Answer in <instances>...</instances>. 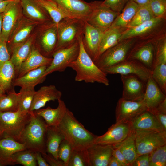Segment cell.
<instances>
[{
    "label": "cell",
    "mask_w": 166,
    "mask_h": 166,
    "mask_svg": "<svg viewBox=\"0 0 166 166\" xmlns=\"http://www.w3.org/2000/svg\"><path fill=\"white\" fill-rule=\"evenodd\" d=\"M102 70L107 74L134 75L146 82L151 73V70L139 61L126 59Z\"/></svg>",
    "instance_id": "8fae6325"
},
{
    "label": "cell",
    "mask_w": 166,
    "mask_h": 166,
    "mask_svg": "<svg viewBox=\"0 0 166 166\" xmlns=\"http://www.w3.org/2000/svg\"><path fill=\"white\" fill-rule=\"evenodd\" d=\"M93 10L85 22L104 32L111 25L119 14L102 4V1L92 2Z\"/></svg>",
    "instance_id": "30bf717a"
},
{
    "label": "cell",
    "mask_w": 166,
    "mask_h": 166,
    "mask_svg": "<svg viewBox=\"0 0 166 166\" xmlns=\"http://www.w3.org/2000/svg\"><path fill=\"white\" fill-rule=\"evenodd\" d=\"M111 148L112 155L120 162L122 166H130L119 149L113 145H111Z\"/></svg>",
    "instance_id": "816d5d0a"
},
{
    "label": "cell",
    "mask_w": 166,
    "mask_h": 166,
    "mask_svg": "<svg viewBox=\"0 0 166 166\" xmlns=\"http://www.w3.org/2000/svg\"><path fill=\"white\" fill-rule=\"evenodd\" d=\"M23 16L20 1L12 0L10 2L2 13L0 38L7 42L12 31Z\"/></svg>",
    "instance_id": "5bb4252c"
},
{
    "label": "cell",
    "mask_w": 166,
    "mask_h": 166,
    "mask_svg": "<svg viewBox=\"0 0 166 166\" xmlns=\"http://www.w3.org/2000/svg\"><path fill=\"white\" fill-rule=\"evenodd\" d=\"M34 39L33 33L25 41L14 47L10 50V60L14 66L15 73L22 63L30 54L33 46Z\"/></svg>",
    "instance_id": "f546056e"
},
{
    "label": "cell",
    "mask_w": 166,
    "mask_h": 166,
    "mask_svg": "<svg viewBox=\"0 0 166 166\" xmlns=\"http://www.w3.org/2000/svg\"><path fill=\"white\" fill-rule=\"evenodd\" d=\"M151 77L162 91L166 93V64H161L151 70Z\"/></svg>",
    "instance_id": "60d3db41"
},
{
    "label": "cell",
    "mask_w": 166,
    "mask_h": 166,
    "mask_svg": "<svg viewBox=\"0 0 166 166\" xmlns=\"http://www.w3.org/2000/svg\"><path fill=\"white\" fill-rule=\"evenodd\" d=\"M155 42L154 58L152 69L161 64H166V39L165 37L158 39Z\"/></svg>",
    "instance_id": "b9f144b4"
},
{
    "label": "cell",
    "mask_w": 166,
    "mask_h": 166,
    "mask_svg": "<svg viewBox=\"0 0 166 166\" xmlns=\"http://www.w3.org/2000/svg\"><path fill=\"white\" fill-rule=\"evenodd\" d=\"M150 166L166 165V144L160 147L149 153Z\"/></svg>",
    "instance_id": "ee69618b"
},
{
    "label": "cell",
    "mask_w": 166,
    "mask_h": 166,
    "mask_svg": "<svg viewBox=\"0 0 166 166\" xmlns=\"http://www.w3.org/2000/svg\"><path fill=\"white\" fill-rule=\"evenodd\" d=\"M35 91L34 88H21L19 92L18 110L22 112H29Z\"/></svg>",
    "instance_id": "f35d334b"
},
{
    "label": "cell",
    "mask_w": 166,
    "mask_h": 166,
    "mask_svg": "<svg viewBox=\"0 0 166 166\" xmlns=\"http://www.w3.org/2000/svg\"><path fill=\"white\" fill-rule=\"evenodd\" d=\"M148 5L155 17L165 19L166 0H151Z\"/></svg>",
    "instance_id": "f6af8a7d"
},
{
    "label": "cell",
    "mask_w": 166,
    "mask_h": 166,
    "mask_svg": "<svg viewBox=\"0 0 166 166\" xmlns=\"http://www.w3.org/2000/svg\"><path fill=\"white\" fill-rule=\"evenodd\" d=\"M15 164H19L24 166H36L35 152L26 149L14 153L12 156Z\"/></svg>",
    "instance_id": "8d00e7d4"
},
{
    "label": "cell",
    "mask_w": 166,
    "mask_h": 166,
    "mask_svg": "<svg viewBox=\"0 0 166 166\" xmlns=\"http://www.w3.org/2000/svg\"><path fill=\"white\" fill-rule=\"evenodd\" d=\"M129 0H105L102 1L104 6L119 14Z\"/></svg>",
    "instance_id": "7dc6e473"
},
{
    "label": "cell",
    "mask_w": 166,
    "mask_h": 166,
    "mask_svg": "<svg viewBox=\"0 0 166 166\" xmlns=\"http://www.w3.org/2000/svg\"><path fill=\"white\" fill-rule=\"evenodd\" d=\"M143 99L147 110L151 113L166 99V94L162 91L151 76L146 82Z\"/></svg>",
    "instance_id": "cb8c5ba5"
},
{
    "label": "cell",
    "mask_w": 166,
    "mask_h": 166,
    "mask_svg": "<svg viewBox=\"0 0 166 166\" xmlns=\"http://www.w3.org/2000/svg\"><path fill=\"white\" fill-rule=\"evenodd\" d=\"M26 149L24 144L10 137L0 135V166L15 165L12 155L17 151Z\"/></svg>",
    "instance_id": "ffe728a7"
},
{
    "label": "cell",
    "mask_w": 166,
    "mask_h": 166,
    "mask_svg": "<svg viewBox=\"0 0 166 166\" xmlns=\"http://www.w3.org/2000/svg\"><path fill=\"white\" fill-rule=\"evenodd\" d=\"M2 13H0V37L1 34L2 29Z\"/></svg>",
    "instance_id": "680465c9"
},
{
    "label": "cell",
    "mask_w": 166,
    "mask_h": 166,
    "mask_svg": "<svg viewBox=\"0 0 166 166\" xmlns=\"http://www.w3.org/2000/svg\"><path fill=\"white\" fill-rule=\"evenodd\" d=\"M43 157L50 166H65L64 162L60 160L55 159L52 155L46 153L42 154Z\"/></svg>",
    "instance_id": "f5cc1de1"
},
{
    "label": "cell",
    "mask_w": 166,
    "mask_h": 166,
    "mask_svg": "<svg viewBox=\"0 0 166 166\" xmlns=\"http://www.w3.org/2000/svg\"><path fill=\"white\" fill-rule=\"evenodd\" d=\"M135 43L133 38L121 41L105 51L94 63L98 67L103 70L121 62L126 59Z\"/></svg>",
    "instance_id": "52a82bcc"
},
{
    "label": "cell",
    "mask_w": 166,
    "mask_h": 166,
    "mask_svg": "<svg viewBox=\"0 0 166 166\" xmlns=\"http://www.w3.org/2000/svg\"><path fill=\"white\" fill-rule=\"evenodd\" d=\"M19 93L13 88L0 97V111L15 112L18 110Z\"/></svg>",
    "instance_id": "d590c367"
},
{
    "label": "cell",
    "mask_w": 166,
    "mask_h": 166,
    "mask_svg": "<svg viewBox=\"0 0 166 166\" xmlns=\"http://www.w3.org/2000/svg\"><path fill=\"white\" fill-rule=\"evenodd\" d=\"M126 28L110 26L103 33L99 45L98 58L106 50L120 42L122 34Z\"/></svg>",
    "instance_id": "1f68e13d"
},
{
    "label": "cell",
    "mask_w": 166,
    "mask_h": 166,
    "mask_svg": "<svg viewBox=\"0 0 166 166\" xmlns=\"http://www.w3.org/2000/svg\"><path fill=\"white\" fill-rule=\"evenodd\" d=\"M33 112L0 111V135L20 142L21 135L30 122Z\"/></svg>",
    "instance_id": "277c9868"
},
{
    "label": "cell",
    "mask_w": 166,
    "mask_h": 166,
    "mask_svg": "<svg viewBox=\"0 0 166 166\" xmlns=\"http://www.w3.org/2000/svg\"><path fill=\"white\" fill-rule=\"evenodd\" d=\"M67 17L86 21L93 10L92 2L82 0H51Z\"/></svg>",
    "instance_id": "4fadbf2b"
},
{
    "label": "cell",
    "mask_w": 166,
    "mask_h": 166,
    "mask_svg": "<svg viewBox=\"0 0 166 166\" xmlns=\"http://www.w3.org/2000/svg\"><path fill=\"white\" fill-rule=\"evenodd\" d=\"M138 7L139 5L132 0H129L110 26L119 28H127L135 16Z\"/></svg>",
    "instance_id": "e575fe53"
},
{
    "label": "cell",
    "mask_w": 166,
    "mask_h": 166,
    "mask_svg": "<svg viewBox=\"0 0 166 166\" xmlns=\"http://www.w3.org/2000/svg\"><path fill=\"white\" fill-rule=\"evenodd\" d=\"M5 0H0V1H5Z\"/></svg>",
    "instance_id": "94428289"
},
{
    "label": "cell",
    "mask_w": 166,
    "mask_h": 166,
    "mask_svg": "<svg viewBox=\"0 0 166 166\" xmlns=\"http://www.w3.org/2000/svg\"><path fill=\"white\" fill-rule=\"evenodd\" d=\"M13 0L0 1V13H3L8 4Z\"/></svg>",
    "instance_id": "9f6ffc18"
},
{
    "label": "cell",
    "mask_w": 166,
    "mask_h": 166,
    "mask_svg": "<svg viewBox=\"0 0 166 166\" xmlns=\"http://www.w3.org/2000/svg\"><path fill=\"white\" fill-rule=\"evenodd\" d=\"M164 19L159 17H154L136 26L126 28L122 34L120 42L136 37H142L150 33L156 29Z\"/></svg>",
    "instance_id": "83f0119b"
},
{
    "label": "cell",
    "mask_w": 166,
    "mask_h": 166,
    "mask_svg": "<svg viewBox=\"0 0 166 166\" xmlns=\"http://www.w3.org/2000/svg\"><path fill=\"white\" fill-rule=\"evenodd\" d=\"M47 66H43L31 70L23 76L15 78L13 86H17L21 88H34L37 85L42 83L47 76L45 71Z\"/></svg>",
    "instance_id": "f1b7e54d"
},
{
    "label": "cell",
    "mask_w": 166,
    "mask_h": 166,
    "mask_svg": "<svg viewBox=\"0 0 166 166\" xmlns=\"http://www.w3.org/2000/svg\"><path fill=\"white\" fill-rule=\"evenodd\" d=\"M68 166H90L86 149H72Z\"/></svg>",
    "instance_id": "7bdbcfd3"
},
{
    "label": "cell",
    "mask_w": 166,
    "mask_h": 166,
    "mask_svg": "<svg viewBox=\"0 0 166 166\" xmlns=\"http://www.w3.org/2000/svg\"><path fill=\"white\" fill-rule=\"evenodd\" d=\"M72 148L69 143L65 139L61 143L58 149V155L59 160L68 166Z\"/></svg>",
    "instance_id": "bcb514c9"
},
{
    "label": "cell",
    "mask_w": 166,
    "mask_h": 166,
    "mask_svg": "<svg viewBox=\"0 0 166 166\" xmlns=\"http://www.w3.org/2000/svg\"><path fill=\"white\" fill-rule=\"evenodd\" d=\"M47 126L42 117L35 115L33 113L30 122L22 133L20 142L24 144L26 149L42 154L46 153Z\"/></svg>",
    "instance_id": "3957f363"
},
{
    "label": "cell",
    "mask_w": 166,
    "mask_h": 166,
    "mask_svg": "<svg viewBox=\"0 0 166 166\" xmlns=\"http://www.w3.org/2000/svg\"><path fill=\"white\" fill-rule=\"evenodd\" d=\"M151 113L157 119L164 130L166 131V109L159 107Z\"/></svg>",
    "instance_id": "c3c4849f"
},
{
    "label": "cell",
    "mask_w": 166,
    "mask_h": 166,
    "mask_svg": "<svg viewBox=\"0 0 166 166\" xmlns=\"http://www.w3.org/2000/svg\"><path fill=\"white\" fill-rule=\"evenodd\" d=\"M35 153L37 164L39 166H49L40 152H35Z\"/></svg>",
    "instance_id": "db71d44e"
},
{
    "label": "cell",
    "mask_w": 166,
    "mask_h": 166,
    "mask_svg": "<svg viewBox=\"0 0 166 166\" xmlns=\"http://www.w3.org/2000/svg\"><path fill=\"white\" fill-rule=\"evenodd\" d=\"M64 138L57 126L47 125L46 133V152L55 159L59 160L58 152L59 146Z\"/></svg>",
    "instance_id": "4dcf8cb0"
},
{
    "label": "cell",
    "mask_w": 166,
    "mask_h": 166,
    "mask_svg": "<svg viewBox=\"0 0 166 166\" xmlns=\"http://www.w3.org/2000/svg\"><path fill=\"white\" fill-rule=\"evenodd\" d=\"M90 166H108L111 145L94 144L86 149Z\"/></svg>",
    "instance_id": "d4e9b609"
},
{
    "label": "cell",
    "mask_w": 166,
    "mask_h": 166,
    "mask_svg": "<svg viewBox=\"0 0 166 166\" xmlns=\"http://www.w3.org/2000/svg\"><path fill=\"white\" fill-rule=\"evenodd\" d=\"M131 166H150L149 153L138 156Z\"/></svg>",
    "instance_id": "f907efd6"
},
{
    "label": "cell",
    "mask_w": 166,
    "mask_h": 166,
    "mask_svg": "<svg viewBox=\"0 0 166 166\" xmlns=\"http://www.w3.org/2000/svg\"><path fill=\"white\" fill-rule=\"evenodd\" d=\"M15 75L14 66L10 60L0 66V94H5L13 88Z\"/></svg>",
    "instance_id": "836d02e7"
},
{
    "label": "cell",
    "mask_w": 166,
    "mask_h": 166,
    "mask_svg": "<svg viewBox=\"0 0 166 166\" xmlns=\"http://www.w3.org/2000/svg\"><path fill=\"white\" fill-rule=\"evenodd\" d=\"M135 133L138 156L150 153L156 148L166 144V132L147 131Z\"/></svg>",
    "instance_id": "9c48e42d"
},
{
    "label": "cell",
    "mask_w": 166,
    "mask_h": 166,
    "mask_svg": "<svg viewBox=\"0 0 166 166\" xmlns=\"http://www.w3.org/2000/svg\"><path fill=\"white\" fill-rule=\"evenodd\" d=\"M46 10L52 20L57 24L63 18L67 17L51 0H37Z\"/></svg>",
    "instance_id": "ab89813d"
},
{
    "label": "cell",
    "mask_w": 166,
    "mask_h": 166,
    "mask_svg": "<svg viewBox=\"0 0 166 166\" xmlns=\"http://www.w3.org/2000/svg\"><path fill=\"white\" fill-rule=\"evenodd\" d=\"M155 17L148 4L139 6L138 10L127 28L134 27Z\"/></svg>",
    "instance_id": "74e56055"
},
{
    "label": "cell",
    "mask_w": 166,
    "mask_h": 166,
    "mask_svg": "<svg viewBox=\"0 0 166 166\" xmlns=\"http://www.w3.org/2000/svg\"><path fill=\"white\" fill-rule=\"evenodd\" d=\"M79 51L78 40L68 47L54 52L52 60L46 69L45 75L47 76L53 72L64 71L71 63L77 59Z\"/></svg>",
    "instance_id": "ba28073f"
},
{
    "label": "cell",
    "mask_w": 166,
    "mask_h": 166,
    "mask_svg": "<svg viewBox=\"0 0 166 166\" xmlns=\"http://www.w3.org/2000/svg\"><path fill=\"white\" fill-rule=\"evenodd\" d=\"M82 35L79 39L80 51L77 59L69 65L76 73L75 80L86 83L97 82L106 86L109 85L107 74L95 64L84 49L82 42Z\"/></svg>",
    "instance_id": "7a4b0ae2"
},
{
    "label": "cell",
    "mask_w": 166,
    "mask_h": 166,
    "mask_svg": "<svg viewBox=\"0 0 166 166\" xmlns=\"http://www.w3.org/2000/svg\"><path fill=\"white\" fill-rule=\"evenodd\" d=\"M2 95H1V94H0V97Z\"/></svg>",
    "instance_id": "6125c7cd"
},
{
    "label": "cell",
    "mask_w": 166,
    "mask_h": 166,
    "mask_svg": "<svg viewBox=\"0 0 166 166\" xmlns=\"http://www.w3.org/2000/svg\"><path fill=\"white\" fill-rule=\"evenodd\" d=\"M131 131L130 127L128 123L116 122L104 134L97 136L94 144L111 145L117 144L124 139Z\"/></svg>",
    "instance_id": "ac0fdd59"
},
{
    "label": "cell",
    "mask_w": 166,
    "mask_h": 166,
    "mask_svg": "<svg viewBox=\"0 0 166 166\" xmlns=\"http://www.w3.org/2000/svg\"><path fill=\"white\" fill-rule=\"evenodd\" d=\"M139 6L148 4L151 0H132Z\"/></svg>",
    "instance_id": "6f0895ef"
},
{
    "label": "cell",
    "mask_w": 166,
    "mask_h": 166,
    "mask_svg": "<svg viewBox=\"0 0 166 166\" xmlns=\"http://www.w3.org/2000/svg\"><path fill=\"white\" fill-rule=\"evenodd\" d=\"M23 15L38 23L53 21L46 10L37 0H20Z\"/></svg>",
    "instance_id": "44dd1931"
},
{
    "label": "cell",
    "mask_w": 166,
    "mask_h": 166,
    "mask_svg": "<svg viewBox=\"0 0 166 166\" xmlns=\"http://www.w3.org/2000/svg\"><path fill=\"white\" fill-rule=\"evenodd\" d=\"M135 140V133L131 130L128 136L123 141L111 145L120 150L130 166L138 156L136 153Z\"/></svg>",
    "instance_id": "d6a6232c"
},
{
    "label": "cell",
    "mask_w": 166,
    "mask_h": 166,
    "mask_svg": "<svg viewBox=\"0 0 166 166\" xmlns=\"http://www.w3.org/2000/svg\"><path fill=\"white\" fill-rule=\"evenodd\" d=\"M62 92L54 85L44 86L36 91L29 112H33L44 107L50 101L61 99Z\"/></svg>",
    "instance_id": "603a6c76"
},
{
    "label": "cell",
    "mask_w": 166,
    "mask_h": 166,
    "mask_svg": "<svg viewBox=\"0 0 166 166\" xmlns=\"http://www.w3.org/2000/svg\"><path fill=\"white\" fill-rule=\"evenodd\" d=\"M146 110L143 99L131 101L121 97L118 100L116 107V122L128 123Z\"/></svg>",
    "instance_id": "7c38bea8"
},
{
    "label": "cell",
    "mask_w": 166,
    "mask_h": 166,
    "mask_svg": "<svg viewBox=\"0 0 166 166\" xmlns=\"http://www.w3.org/2000/svg\"><path fill=\"white\" fill-rule=\"evenodd\" d=\"M108 166H122V165L120 162L112 155L109 160Z\"/></svg>",
    "instance_id": "11a10c76"
},
{
    "label": "cell",
    "mask_w": 166,
    "mask_h": 166,
    "mask_svg": "<svg viewBox=\"0 0 166 166\" xmlns=\"http://www.w3.org/2000/svg\"><path fill=\"white\" fill-rule=\"evenodd\" d=\"M155 41H147L134 44L126 59L138 61L151 70L155 53Z\"/></svg>",
    "instance_id": "e0dca14e"
},
{
    "label": "cell",
    "mask_w": 166,
    "mask_h": 166,
    "mask_svg": "<svg viewBox=\"0 0 166 166\" xmlns=\"http://www.w3.org/2000/svg\"><path fill=\"white\" fill-rule=\"evenodd\" d=\"M58 105L56 109L48 107L34 111V114L42 117L47 125L57 126L64 117L67 108L64 102L61 99L58 100Z\"/></svg>",
    "instance_id": "4316f807"
},
{
    "label": "cell",
    "mask_w": 166,
    "mask_h": 166,
    "mask_svg": "<svg viewBox=\"0 0 166 166\" xmlns=\"http://www.w3.org/2000/svg\"><path fill=\"white\" fill-rule=\"evenodd\" d=\"M85 21L65 17L57 24V41L54 52L68 47L78 40L83 34Z\"/></svg>",
    "instance_id": "8992f818"
},
{
    "label": "cell",
    "mask_w": 166,
    "mask_h": 166,
    "mask_svg": "<svg viewBox=\"0 0 166 166\" xmlns=\"http://www.w3.org/2000/svg\"><path fill=\"white\" fill-rule=\"evenodd\" d=\"M33 34L34 48L43 56L52 58L57 41V24L53 21L38 23Z\"/></svg>",
    "instance_id": "5b68a950"
},
{
    "label": "cell",
    "mask_w": 166,
    "mask_h": 166,
    "mask_svg": "<svg viewBox=\"0 0 166 166\" xmlns=\"http://www.w3.org/2000/svg\"><path fill=\"white\" fill-rule=\"evenodd\" d=\"M57 127L72 149H86L94 144L97 136L86 129L68 108Z\"/></svg>",
    "instance_id": "6da1fadb"
},
{
    "label": "cell",
    "mask_w": 166,
    "mask_h": 166,
    "mask_svg": "<svg viewBox=\"0 0 166 166\" xmlns=\"http://www.w3.org/2000/svg\"><path fill=\"white\" fill-rule=\"evenodd\" d=\"M14 1H20V0H13Z\"/></svg>",
    "instance_id": "91938a15"
},
{
    "label": "cell",
    "mask_w": 166,
    "mask_h": 166,
    "mask_svg": "<svg viewBox=\"0 0 166 166\" xmlns=\"http://www.w3.org/2000/svg\"><path fill=\"white\" fill-rule=\"evenodd\" d=\"M10 57L7 42L0 38V66L10 60Z\"/></svg>",
    "instance_id": "681fc988"
},
{
    "label": "cell",
    "mask_w": 166,
    "mask_h": 166,
    "mask_svg": "<svg viewBox=\"0 0 166 166\" xmlns=\"http://www.w3.org/2000/svg\"><path fill=\"white\" fill-rule=\"evenodd\" d=\"M131 130L136 132L140 131H165L155 116L146 110L128 123Z\"/></svg>",
    "instance_id": "7402d4cb"
},
{
    "label": "cell",
    "mask_w": 166,
    "mask_h": 166,
    "mask_svg": "<svg viewBox=\"0 0 166 166\" xmlns=\"http://www.w3.org/2000/svg\"><path fill=\"white\" fill-rule=\"evenodd\" d=\"M103 33L85 21L82 42L84 49L94 62L98 58L99 45Z\"/></svg>",
    "instance_id": "d6986e66"
},
{
    "label": "cell",
    "mask_w": 166,
    "mask_h": 166,
    "mask_svg": "<svg viewBox=\"0 0 166 166\" xmlns=\"http://www.w3.org/2000/svg\"><path fill=\"white\" fill-rule=\"evenodd\" d=\"M123 89L122 97L128 101L143 99L146 82L132 74L121 75Z\"/></svg>",
    "instance_id": "9a60e30c"
},
{
    "label": "cell",
    "mask_w": 166,
    "mask_h": 166,
    "mask_svg": "<svg viewBox=\"0 0 166 166\" xmlns=\"http://www.w3.org/2000/svg\"><path fill=\"white\" fill-rule=\"evenodd\" d=\"M52 59V58H48L43 56L33 46L30 54L22 63L16 73L15 79L23 76L28 72L41 67H48L50 64Z\"/></svg>",
    "instance_id": "484cf974"
},
{
    "label": "cell",
    "mask_w": 166,
    "mask_h": 166,
    "mask_svg": "<svg viewBox=\"0 0 166 166\" xmlns=\"http://www.w3.org/2000/svg\"><path fill=\"white\" fill-rule=\"evenodd\" d=\"M38 24L23 15L12 31L7 42L9 52L13 48L27 40Z\"/></svg>",
    "instance_id": "2e32d148"
}]
</instances>
